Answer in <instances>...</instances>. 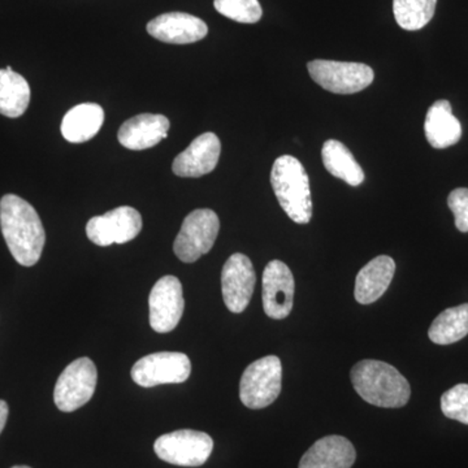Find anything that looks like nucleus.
<instances>
[{
    "mask_svg": "<svg viewBox=\"0 0 468 468\" xmlns=\"http://www.w3.org/2000/svg\"><path fill=\"white\" fill-rule=\"evenodd\" d=\"M0 228L12 257L24 267L41 260L46 233L41 218L26 199L7 194L0 199Z\"/></svg>",
    "mask_w": 468,
    "mask_h": 468,
    "instance_id": "f257e3e1",
    "label": "nucleus"
},
{
    "mask_svg": "<svg viewBox=\"0 0 468 468\" xmlns=\"http://www.w3.org/2000/svg\"><path fill=\"white\" fill-rule=\"evenodd\" d=\"M350 378L356 392L378 408H403L411 396V388L401 372L380 360H360L351 368Z\"/></svg>",
    "mask_w": 468,
    "mask_h": 468,
    "instance_id": "f03ea898",
    "label": "nucleus"
},
{
    "mask_svg": "<svg viewBox=\"0 0 468 468\" xmlns=\"http://www.w3.org/2000/svg\"><path fill=\"white\" fill-rule=\"evenodd\" d=\"M271 184L285 214L294 223H310L313 218L310 178L300 160L292 155L277 158L271 172Z\"/></svg>",
    "mask_w": 468,
    "mask_h": 468,
    "instance_id": "7ed1b4c3",
    "label": "nucleus"
},
{
    "mask_svg": "<svg viewBox=\"0 0 468 468\" xmlns=\"http://www.w3.org/2000/svg\"><path fill=\"white\" fill-rule=\"evenodd\" d=\"M282 366L276 356L252 362L239 381V399L246 408L261 410L272 405L282 392Z\"/></svg>",
    "mask_w": 468,
    "mask_h": 468,
    "instance_id": "20e7f679",
    "label": "nucleus"
},
{
    "mask_svg": "<svg viewBox=\"0 0 468 468\" xmlns=\"http://www.w3.org/2000/svg\"><path fill=\"white\" fill-rule=\"evenodd\" d=\"M218 230L220 220L217 212L209 208L190 212L176 237L175 254L184 263H194L214 248Z\"/></svg>",
    "mask_w": 468,
    "mask_h": 468,
    "instance_id": "39448f33",
    "label": "nucleus"
},
{
    "mask_svg": "<svg viewBox=\"0 0 468 468\" xmlns=\"http://www.w3.org/2000/svg\"><path fill=\"white\" fill-rule=\"evenodd\" d=\"M311 79L335 94H356L365 90L375 79L367 64L349 61L313 60L307 64Z\"/></svg>",
    "mask_w": 468,
    "mask_h": 468,
    "instance_id": "423d86ee",
    "label": "nucleus"
},
{
    "mask_svg": "<svg viewBox=\"0 0 468 468\" xmlns=\"http://www.w3.org/2000/svg\"><path fill=\"white\" fill-rule=\"evenodd\" d=\"M214 449V440L207 433L180 430L160 436L154 451L160 460L181 467H199L207 462Z\"/></svg>",
    "mask_w": 468,
    "mask_h": 468,
    "instance_id": "0eeeda50",
    "label": "nucleus"
},
{
    "mask_svg": "<svg viewBox=\"0 0 468 468\" xmlns=\"http://www.w3.org/2000/svg\"><path fill=\"white\" fill-rule=\"evenodd\" d=\"M98 372L88 356L68 365L58 377L54 390V401L63 412L76 411L90 401L97 388Z\"/></svg>",
    "mask_w": 468,
    "mask_h": 468,
    "instance_id": "6e6552de",
    "label": "nucleus"
},
{
    "mask_svg": "<svg viewBox=\"0 0 468 468\" xmlns=\"http://www.w3.org/2000/svg\"><path fill=\"white\" fill-rule=\"evenodd\" d=\"M192 374V363L184 353L160 351L150 354L134 363L132 378L144 388L165 384H181Z\"/></svg>",
    "mask_w": 468,
    "mask_h": 468,
    "instance_id": "1a4fd4ad",
    "label": "nucleus"
},
{
    "mask_svg": "<svg viewBox=\"0 0 468 468\" xmlns=\"http://www.w3.org/2000/svg\"><path fill=\"white\" fill-rule=\"evenodd\" d=\"M143 229V217L129 206H122L101 217L91 218L86 224V234L95 245L106 248L113 243H126L134 239Z\"/></svg>",
    "mask_w": 468,
    "mask_h": 468,
    "instance_id": "9d476101",
    "label": "nucleus"
},
{
    "mask_svg": "<svg viewBox=\"0 0 468 468\" xmlns=\"http://www.w3.org/2000/svg\"><path fill=\"white\" fill-rule=\"evenodd\" d=\"M150 325L158 334H169L183 318V285L175 276H165L154 285L149 297Z\"/></svg>",
    "mask_w": 468,
    "mask_h": 468,
    "instance_id": "9b49d317",
    "label": "nucleus"
},
{
    "mask_svg": "<svg viewBox=\"0 0 468 468\" xmlns=\"http://www.w3.org/2000/svg\"><path fill=\"white\" fill-rule=\"evenodd\" d=\"M257 275L254 266L246 255L233 254L226 261L221 272V291L224 303L233 314H241L250 303Z\"/></svg>",
    "mask_w": 468,
    "mask_h": 468,
    "instance_id": "f8f14e48",
    "label": "nucleus"
},
{
    "mask_svg": "<svg viewBox=\"0 0 468 468\" xmlns=\"http://www.w3.org/2000/svg\"><path fill=\"white\" fill-rule=\"evenodd\" d=\"M263 309L268 318L282 320L289 316L294 301V277L282 261H272L263 272Z\"/></svg>",
    "mask_w": 468,
    "mask_h": 468,
    "instance_id": "ddd939ff",
    "label": "nucleus"
},
{
    "mask_svg": "<svg viewBox=\"0 0 468 468\" xmlns=\"http://www.w3.org/2000/svg\"><path fill=\"white\" fill-rule=\"evenodd\" d=\"M147 32L160 42L172 45H189L202 41L208 34L205 21L184 12H169L153 18L147 24Z\"/></svg>",
    "mask_w": 468,
    "mask_h": 468,
    "instance_id": "4468645a",
    "label": "nucleus"
},
{
    "mask_svg": "<svg viewBox=\"0 0 468 468\" xmlns=\"http://www.w3.org/2000/svg\"><path fill=\"white\" fill-rule=\"evenodd\" d=\"M221 144L215 133L207 132L197 137L186 150L174 160L172 171L180 177H202L217 168Z\"/></svg>",
    "mask_w": 468,
    "mask_h": 468,
    "instance_id": "2eb2a0df",
    "label": "nucleus"
},
{
    "mask_svg": "<svg viewBox=\"0 0 468 468\" xmlns=\"http://www.w3.org/2000/svg\"><path fill=\"white\" fill-rule=\"evenodd\" d=\"M169 126V120L165 115L143 113L126 120L120 126L117 138L129 150L151 149L167 138Z\"/></svg>",
    "mask_w": 468,
    "mask_h": 468,
    "instance_id": "dca6fc26",
    "label": "nucleus"
},
{
    "mask_svg": "<svg viewBox=\"0 0 468 468\" xmlns=\"http://www.w3.org/2000/svg\"><path fill=\"white\" fill-rule=\"evenodd\" d=\"M356 460L353 443L343 436H326L304 452L298 468H351Z\"/></svg>",
    "mask_w": 468,
    "mask_h": 468,
    "instance_id": "f3484780",
    "label": "nucleus"
},
{
    "mask_svg": "<svg viewBox=\"0 0 468 468\" xmlns=\"http://www.w3.org/2000/svg\"><path fill=\"white\" fill-rule=\"evenodd\" d=\"M394 273L396 263L387 255H380L368 261L356 276L354 291L356 302L360 304H371L383 297L392 282Z\"/></svg>",
    "mask_w": 468,
    "mask_h": 468,
    "instance_id": "a211bd4d",
    "label": "nucleus"
},
{
    "mask_svg": "<svg viewBox=\"0 0 468 468\" xmlns=\"http://www.w3.org/2000/svg\"><path fill=\"white\" fill-rule=\"evenodd\" d=\"M424 132L431 146L435 149H448L462 137L460 120L452 115V106L448 101H437L428 110Z\"/></svg>",
    "mask_w": 468,
    "mask_h": 468,
    "instance_id": "6ab92c4d",
    "label": "nucleus"
},
{
    "mask_svg": "<svg viewBox=\"0 0 468 468\" xmlns=\"http://www.w3.org/2000/svg\"><path fill=\"white\" fill-rule=\"evenodd\" d=\"M104 111L97 103H82L68 111L61 122V134L70 144H84L101 131Z\"/></svg>",
    "mask_w": 468,
    "mask_h": 468,
    "instance_id": "aec40b11",
    "label": "nucleus"
},
{
    "mask_svg": "<svg viewBox=\"0 0 468 468\" xmlns=\"http://www.w3.org/2000/svg\"><path fill=\"white\" fill-rule=\"evenodd\" d=\"M322 158L326 171L350 186H358L365 181V172L359 163L340 141H326L323 144Z\"/></svg>",
    "mask_w": 468,
    "mask_h": 468,
    "instance_id": "412c9836",
    "label": "nucleus"
},
{
    "mask_svg": "<svg viewBox=\"0 0 468 468\" xmlns=\"http://www.w3.org/2000/svg\"><path fill=\"white\" fill-rule=\"evenodd\" d=\"M30 103V86L14 69H0V113L16 119L23 116Z\"/></svg>",
    "mask_w": 468,
    "mask_h": 468,
    "instance_id": "4be33fe9",
    "label": "nucleus"
},
{
    "mask_svg": "<svg viewBox=\"0 0 468 468\" xmlns=\"http://www.w3.org/2000/svg\"><path fill=\"white\" fill-rule=\"evenodd\" d=\"M468 335V303L442 311L431 325L428 335L437 345L458 343Z\"/></svg>",
    "mask_w": 468,
    "mask_h": 468,
    "instance_id": "5701e85b",
    "label": "nucleus"
},
{
    "mask_svg": "<svg viewBox=\"0 0 468 468\" xmlns=\"http://www.w3.org/2000/svg\"><path fill=\"white\" fill-rule=\"evenodd\" d=\"M437 0H393V14L402 29H423L432 20Z\"/></svg>",
    "mask_w": 468,
    "mask_h": 468,
    "instance_id": "b1692460",
    "label": "nucleus"
},
{
    "mask_svg": "<svg viewBox=\"0 0 468 468\" xmlns=\"http://www.w3.org/2000/svg\"><path fill=\"white\" fill-rule=\"evenodd\" d=\"M215 9L230 20L242 24H255L263 11L258 0H215Z\"/></svg>",
    "mask_w": 468,
    "mask_h": 468,
    "instance_id": "393cba45",
    "label": "nucleus"
},
{
    "mask_svg": "<svg viewBox=\"0 0 468 468\" xmlns=\"http://www.w3.org/2000/svg\"><path fill=\"white\" fill-rule=\"evenodd\" d=\"M441 410L446 418L468 426V384H458L442 394Z\"/></svg>",
    "mask_w": 468,
    "mask_h": 468,
    "instance_id": "a878e982",
    "label": "nucleus"
},
{
    "mask_svg": "<svg viewBox=\"0 0 468 468\" xmlns=\"http://www.w3.org/2000/svg\"><path fill=\"white\" fill-rule=\"evenodd\" d=\"M448 205L454 214L455 227L462 233H468V189L460 187L448 197Z\"/></svg>",
    "mask_w": 468,
    "mask_h": 468,
    "instance_id": "bb28decb",
    "label": "nucleus"
},
{
    "mask_svg": "<svg viewBox=\"0 0 468 468\" xmlns=\"http://www.w3.org/2000/svg\"><path fill=\"white\" fill-rule=\"evenodd\" d=\"M8 412L9 409L7 402L3 401V399H0V433L3 432L5 424H7Z\"/></svg>",
    "mask_w": 468,
    "mask_h": 468,
    "instance_id": "cd10ccee",
    "label": "nucleus"
},
{
    "mask_svg": "<svg viewBox=\"0 0 468 468\" xmlns=\"http://www.w3.org/2000/svg\"><path fill=\"white\" fill-rule=\"evenodd\" d=\"M12 468H30V467H27V466H15V467H12Z\"/></svg>",
    "mask_w": 468,
    "mask_h": 468,
    "instance_id": "c85d7f7f",
    "label": "nucleus"
}]
</instances>
